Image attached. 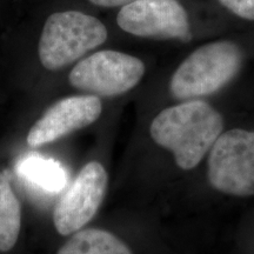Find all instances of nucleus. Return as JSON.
<instances>
[{"label": "nucleus", "instance_id": "obj_1", "mask_svg": "<svg viewBox=\"0 0 254 254\" xmlns=\"http://www.w3.org/2000/svg\"><path fill=\"white\" fill-rule=\"evenodd\" d=\"M224 119L202 100H186L161 111L151 124L152 139L171 151L178 166L193 170L222 133Z\"/></svg>", "mask_w": 254, "mask_h": 254}, {"label": "nucleus", "instance_id": "obj_2", "mask_svg": "<svg viewBox=\"0 0 254 254\" xmlns=\"http://www.w3.org/2000/svg\"><path fill=\"white\" fill-rule=\"evenodd\" d=\"M241 64L243 52L232 41H214L200 46L176 69L170 82L171 93L180 100L213 94L236 77Z\"/></svg>", "mask_w": 254, "mask_h": 254}, {"label": "nucleus", "instance_id": "obj_3", "mask_svg": "<svg viewBox=\"0 0 254 254\" xmlns=\"http://www.w3.org/2000/svg\"><path fill=\"white\" fill-rule=\"evenodd\" d=\"M107 30L99 19L80 11L56 12L47 18L38 53L41 65L50 71L66 67L103 45Z\"/></svg>", "mask_w": 254, "mask_h": 254}, {"label": "nucleus", "instance_id": "obj_4", "mask_svg": "<svg viewBox=\"0 0 254 254\" xmlns=\"http://www.w3.org/2000/svg\"><path fill=\"white\" fill-rule=\"evenodd\" d=\"M207 177L225 194L254 195V131L233 128L221 133L209 150Z\"/></svg>", "mask_w": 254, "mask_h": 254}, {"label": "nucleus", "instance_id": "obj_5", "mask_svg": "<svg viewBox=\"0 0 254 254\" xmlns=\"http://www.w3.org/2000/svg\"><path fill=\"white\" fill-rule=\"evenodd\" d=\"M145 65L136 57L113 50L95 52L79 62L69 73L73 87L93 95L126 93L141 80Z\"/></svg>", "mask_w": 254, "mask_h": 254}, {"label": "nucleus", "instance_id": "obj_6", "mask_svg": "<svg viewBox=\"0 0 254 254\" xmlns=\"http://www.w3.org/2000/svg\"><path fill=\"white\" fill-rule=\"evenodd\" d=\"M123 31L142 38L190 40L189 15L178 0H134L117 15Z\"/></svg>", "mask_w": 254, "mask_h": 254}, {"label": "nucleus", "instance_id": "obj_7", "mask_svg": "<svg viewBox=\"0 0 254 254\" xmlns=\"http://www.w3.org/2000/svg\"><path fill=\"white\" fill-rule=\"evenodd\" d=\"M107 189V173L103 165L91 161L79 172L64 193L53 212V222L62 236H68L85 226L94 217Z\"/></svg>", "mask_w": 254, "mask_h": 254}, {"label": "nucleus", "instance_id": "obj_8", "mask_svg": "<svg viewBox=\"0 0 254 254\" xmlns=\"http://www.w3.org/2000/svg\"><path fill=\"white\" fill-rule=\"evenodd\" d=\"M103 105L97 95H77L58 101L34 124L27 135L33 147L50 144L73 131L86 127L100 117Z\"/></svg>", "mask_w": 254, "mask_h": 254}, {"label": "nucleus", "instance_id": "obj_9", "mask_svg": "<svg viewBox=\"0 0 254 254\" xmlns=\"http://www.w3.org/2000/svg\"><path fill=\"white\" fill-rule=\"evenodd\" d=\"M15 173L31 190L44 195L59 194L68 184V173L59 161L27 154L17 163Z\"/></svg>", "mask_w": 254, "mask_h": 254}, {"label": "nucleus", "instance_id": "obj_10", "mask_svg": "<svg viewBox=\"0 0 254 254\" xmlns=\"http://www.w3.org/2000/svg\"><path fill=\"white\" fill-rule=\"evenodd\" d=\"M58 254H132L128 247L114 234L90 228L77 233L59 250Z\"/></svg>", "mask_w": 254, "mask_h": 254}, {"label": "nucleus", "instance_id": "obj_11", "mask_svg": "<svg viewBox=\"0 0 254 254\" xmlns=\"http://www.w3.org/2000/svg\"><path fill=\"white\" fill-rule=\"evenodd\" d=\"M20 205L7 178L0 173V251H9L20 232Z\"/></svg>", "mask_w": 254, "mask_h": 254}, {"label": "nucleus", "instance_id": "obj_12", "mask_svg": "<svg viewBox=\"0 0 254 254\" xmlns=\"http://www.w3.org/2000/svg\"><path fill=\"white\" fill-rule=\"evenodd\" d=\"M239 18L254 20V0H218Z\"/></svg>", "mask_w": 254, "mask_h": 254}, {"label": "nucleus", "instance_id": "obj_13", "mask_svg": "<svg viewBox=\"0 0 254 254\" xmlns=\"http://www.w3.org/2000/svg\"><path fill=\"white\" fill-rule=\"evenodd\" d=\"M93 5L100 6V7H118V6H125L134 0H88Z\"/></svg>", "mask_w": 254, "mask_h": 254}]
</instances>
